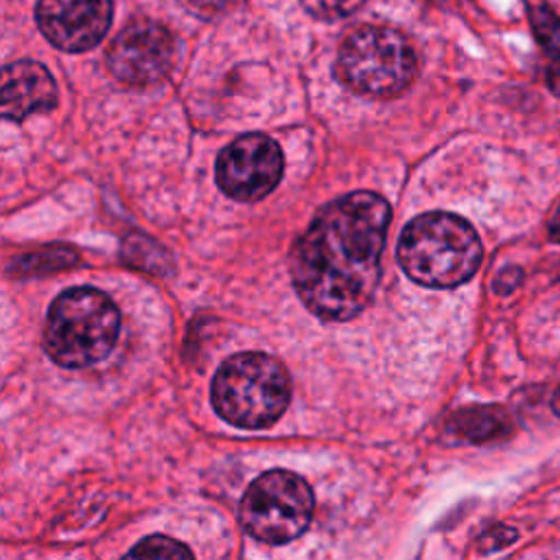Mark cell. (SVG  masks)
<instances>
[{
  "label": "cell",
  "instance_id": "cell-2",
  "mask_svg": "<svg viewBox=\"0 0 560 560\" xmlns=\"http://www.w3.org/2000/svg\"><path fill=\"white\" fill-rule=\"evenodd\" d=\"M483 249L475 228L451 212H427L407 223L398 241L405 273L433 289H451L470 280Z\"/></svg>",
  "mask_w": 560,
  "mask_h": 560
},
{
  "label": "cell",
  "instance_id": "cell-3",
  "mask_svg": "<svg viewBox=\"0 0 560 560\" xmlns=\"http://www.w3.org/2000/svg\"><path fill=\"white\" fill-rule=\"evenodd\" d=\"M120 313L94 287H74L55 298L44 326V348L61 368H88L116 346Z\"/></svg>",
  "mask_w": 560,
  "mask_h": 560
},
{
  "label": "cell",
  "instance_id": "cell-8",
  "mask_svg": "<svg viewBox=\"0 0 560 560\" xmlns=\"http://www.w3.org/2000/svg\"><path fill=\"white\" fill-rule=\"evenodd\" d=\"M175 59V42L166 26L140 18L129 22L109 44L107 68L112 74L133 88L162 81Z\"/></svg>",
  "mask_w": 560,
  "mask_h": 560
},
{
  "label": "cell",
  "instance_id": "cell-6",
  "mask_svg": "<svg viewBox=\"0 0 560 560\" xmlns=\"http://www.w3.org/2000/svg\"><path fill=\"white\" fill-rule=\"evenodd\" d=\"M313 510L315 499L302 477L289 470H269L245 490L241 525L256 540L282 545L308 527Z\"/></svg>",
  "mask_w": 560,
  "mask_h": 560
},
{
  "label": "cell",
  "instance_id": "cell-10",
  "mask_svg": "<svg viewBox=\"0 0 560 560\" xmlns=\"http://www.w3.org/2000/svg\"><path fill=\"white\" fill-rule=\"evenodd\" d=\"M57 88L50 72L37 61H13L2 70V116L22 120L28 114L52 109Z\"/></svg>",
  "mask_w": 560,
  "mask_h": 560
},
{
  "label": "cell",
  "instance_id": "cell-16",
  "mask_svg": "<svg viewBox=\"0 0 560 560\" xmlns=\"http://www.w3.org/2000/svg\"><path fill=\"white\" fill-rule=\"evenodd\" d=\"M549 238L553 243H560V206H558V210L553 212V217L549 221Z\"/></svg>",
  "mask_w": 560,
  "mask_h": 560
},
{
  "label": "cell",
  "instance_id": "cell-4",
  "mask_svg": "<svg viewBox=\"0 0 560 560\" xmlns=\"http://www.w3.org/2000/svg\"><path fill=\"white\" fill-rule=\"evenodd\" d=\"M210 394L217 413L230 424L265 429L287 411L291 381L278 359L262 352H241L221 363Z\"/></svg>",
  "mask_w": 560,
  "mask_h": 560
},
{
  "label": "cell",
  "instance_id": "cell-11",
  "mask_svg": "<svg viewBox=\"0 0 560 560\" xmlns=\"http://www.w3.org/2000/svg\"><path fill=\"white\" fill-rule=\"evenodd\" d=\"M448 433L464 442H494L503 440L512 433V420L505 409L497 405H481V407H466L459 409L448 418L446 424Z\"/></svg>",
  "mask_w": 560,
  "mask_h": 560
},
{
  "label": "cell",
  "instance_id": "cell-5",
  "mask_svg": "<svg viewBox=\"0 0 560 560\" xmlns=\"http://www.w3.org/2000/svg\"><path fill=\"white\" fill-rule=\"evenodd\" d=\"M337 77L350 90L389 98L409 88L418 61L411 44L387 26H359L341 44L337 55Z\"/></svg>",
  "mask_w": 560,
  "mask_h": 560
},
{
  "label": "cell",
  "instance_id": "cell-17",
  "mask_svg": "<svg viewBox=\"0 0 560 560\" xmlns=\"http://www.w3.org/2000/svg\"><path fill=\"white\" fill-rule=\"evenodd\" d=\"M551 407H553V411L560 416V387L556 389V394H553V400H551Z\"/></svg>",
  "mask_w": 560,
  "mask_h": 560
},
{
  "label": "cell",
  "instance_id": "cell-15",
  "mask_svg": "<svg viewBox=\"0 0 560 560\" xmlns=\"http://www.w3.org/2000/svg\"><path fill=\"white\" fill-rule=\"evenodd\" d=\"M547 85L556 96H560V57L547 66Z\"/></svg>",
  "mask_w": 560,
  "mask_h": 560
},
{
  "label": "cell",
  "instance_id": "cell-14",
  "mask_svg": "<svg viewBox=\"0 0 560 560\" xmlns=\"http://www.w3.org/2000/svg\"><path fill=\"white\" fill-rule=\"evenodd\" d=\"M188 2L195 9V13H199L201 18H214V15L232 9L238 0H188Z\"/></svg>",
  "mask_w": 560,
  "mask_h": 560
},
{
  "label": "cell",
  "instance_id": "cell-9",
  "mask_svg": "<svg viewBox=\"0 0 560 560\" xmlns=\"http://www.w3.org/2000/svg\"><path fill=\"white\" fill-rule=\"evenodd\" d=\"M37 24L66 52L94 48L112 22V0H39Z\"/></svg>",
  "mask_w": 560,
  "mask_h": 560
},
{
  "label": "cell",
  "instance_id": "cell-1",
  "mask_svg": "<svg viewBox=\"0 0 560 560\" xmlns=\"http://www.w3.org/2000/svg\"><path fill=\"white\" fill-rule=\"evenodd\" d=\"M392 221L376 192H350L324 206L291 254L298 295L322 319L346 322L372 300Z\"/></svg>",
  "mask_w": 560,
  "mask_h": 560
},
{
  "label": "cell",
  "instance_id": "cell-12",
  "mask_svg": "<svg viewBox=\"0 0 560 560\" xmlns=\"http://www.w3.org/2000/svg\"><path fill=\"white\" fill-rule=\"evenodd\" d=\"M129 556H140V558H190L192 551L184 547L177 540H171L166 536H149L142 542H138Z\"/></svg>",
  "mask_w": 560,
  "mask_h": 560
},
{
  "label": "cell",
  "instance_id": "cell-7",
  "mask_svg": "<svg viewBox=\"0 0 560 560\" xmlns=\"http://www.w3.org/2000/svg\"><path fill=\"white\" fill-rule=\"evenodd\" d=\"M282 177V151L265 133H245L230 142L217 160V184L238 201H258Z\"/></svg>",
  "mask_w": 560,
  "mask_h": 560
},
{
  "label": "cell",
  "instance_id": "cell-13",
  "mask_svg": "<svg viewBox=\"0 0 560 560\" xmlns=\"http://www.w3.org/2000/svg\"><path fill=\"white\" fill-rule=\"evenodd\" d=\"M365 0H302L304 9L319 20H341L354 13Z\"/></svg>",
  "mask_w": 560,
  "mask_h": 560
}]
</instances>
